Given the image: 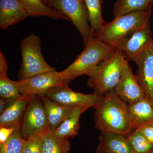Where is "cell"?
<instances>
[{
    "instance_id": "44dd1931",
    "label": "cell",
    "mask_w": 153,
    "mask_h": 153,
    "mask_svg": "<svg viewBox=\"0 0 153 153\" xmlns=\"http://www.w3.org/2000/svg\"><path fill=\"white\" fill-rule=\"evenodd\" d=\"M88 14V22L94 33L103 26L105 22L102 16L103 0H83Z\"/></svg>"
},
{
    "instance_id": "7a4b0ae2",
    "label": "cell",
    "mask_w": 153,
    "mask_h": 153,
    "mask_svg": "<svg viewBox=\"0 0 153 153\" xmlns=\"http://www.w3.org/2000/svg\"><path fill=\"white\" fill-rule=\"evenodd\" d=\"M152 7L114 17L94 33V37L117 49L130 33L150 21Z\"/></svg>"
},
{
    "instance_id": "5b68a950",
    "label": "cell",
    "mask_w": 153,
    "mask_h": 153,
    "mask_svg": "<svg viewBox=\"0 0 153 153\" xmlns=\"http://www.w3.org/2000/svg\"><path fill=\"white\" fill-rule=\"evenodd\" d=\"M41 41L34 34L24 38L21 43L22 64L19 71L20 79L55 71L44 59L41 50Z\"/></svg>"
},
{
    "instance_id": "52a82bcc",
    "label": "cell",
    "mask_w": 153,
    "mask_h": 153,
    "mask_svg": "<svg viewBox=\"0 0 153 153\" xmlns=\"http://www.w3.org/2000/svg\"><path fill=\"white\" fill-rule=\"evenodd\" d=\"M45 97L65 106H85L96 109L101 104L104 95L94 92L91 94L77 93L70 89L68 84H63L52 88L47 91Z\"/></svg>"
},
{
    "instance_id": "f1b7e54d",
    "label": "cell",
    "mask_w": 153,
    "mask_h": 153,
    "mask_svg": "<svg viewBox=\"0 0 153 153\" xmlns=\"http://www.w3.org/2000/svg\"><path fill=\"white\" fill-rule=\"evenodd\" d=\"M7 103V99L2 98L0 99V114L3 112L5 108Z\"/></svg>"
},
{
    "instance_id": "f546056e",
    "label": "cell",
    "mask_w": 153,
    "mask_h": 153,
    "mask_svg": "<svg viewBox=\"0 0 153 153\" xmlns=\"http://www.w3.org/2000/svg\"><path fill=\"white\" fill-rule=\"evenodd\" d=\"M150 1L151 5L152 7L153 6V0H150Z\"/></svg>"
},
{
    "instance_id": "4316f807",
    "label": "cell",
    "mask_w": 153,
    "mask_h": 153,
    "mask_svg": "<svg viewBox=\"0 0 153 153\" xmlns=\"http://www.w3.org/2000/svg\"><path fill=\"white\" fill-rule=\"evenodd\" d=\"M137 129L153 145V123L145 124Z\"/></svg>"
},
{
    "instance_id": "5bb4252c",
    "label": "cell",
    "mask_w": 153,
    "mask_h": 153,
    "mask_svg": "<svg viewBox=\"0 0 153 153\" xmlns=\"http://www.w3.org/2000/svg\"><path fill=\"white\" fill-rule=\"evenodd\" d=\"M130 130H134L147 124L153 123V100L146 95L133 103L128 104Z\"/></svg>"
},
{
    "instance_id": "cb8c5ba5",
    "label": "cell",
    "mask_w": 153,
    "mask_h": 153,
    "mask_svg": "<svg viewBox=\"0 0 153 153\" xmlns=\"http://www.w3.org/2000/svg\"><path fill=\"white\" fill-rule=\"evenodd\" d=\"M16 81L7 76V71L0 72V96L6 99H16L22 96Z\"/></svg>"
},
{
    "instance_id": "603a6c76",
    "label": "cell",
    "mask_w": 153,
    "mask_h": 153,
    "mask_svg": "<svg viewBox=\"0 0 153 153\" xmlns=\"http://www.w3.org/2000/svg\"><path fill=\"white\" fill-rule=\"evenodd\" d=\"M25 143L21 134V126H17L8 138L0 144V153H23Z\"/></svg>"
},
{
    "instance_id": "3957f363",
    "label": "cell",
    "mask_w": 153,
    "mask_h": 153,
    "mask_svg": "<svg viewBox=\"0 0 153 153\" xmlns=\"http://www.w3.org/2000/svg\"><path fill=\"white\" fill-rule=\"evenodd\" d=\"M116 49L114 47L94 38L70 66L60 71L61 75L68 83L77 76H88Z\"/></svg>"
},
{
    "instance_id": "e0dca14e",
    "label": "cell",
    "mask_w": 153,
    "mask_h": 153,
    "mask_svg": "<svg viewBox=\"0 0 153 153\" xmlns=\"http://www.w3.org/2000/svg\"><path fill=\"white\" fill-rule=\"evenodd\" d=\"M89 107L78 106L73 107L69 114L57 129L54 131L55 134L58 137L68 139L73 137L78 134L79 128V119L81 114Z\"/></svg>"
},
{
    "instance_id": "4dcf8cb0",
    "label": "cell",
    "mask_w": 153,
    "mask_h": 153,
    "mask_svg": "<svg viewBox=\"0 0 153 153\" xmlns=\"http://www.w3.org/2000/svg\"><path fill=\"white\" fill-rule=\"evenodd\" d=\"M149 153H153V149L151 151V152H150Z\"/></svg>"
},
{
    "instance_id": "6da1fadb",
    "label": "cell",
    "mask_w": 153,
    "mask_h": 153,
    "mask_svg": "<svg viewBox=\"0 0 153 153\" xmlns=\"http://www.w3.org/2000/svg\"><path fill=\"white\" fill-rule=\"evenodd\" d=\"M95 128L100 132L130 134L128 104L113 90L105 93L94 114Z\"/></svg>"
},
{
    "instance_id": "ffe728a7",
    "label": "cell",
    "mask_w": 153,
    "mask_h": 153,
    "mask_svg": "<svg viewBox=\"0 0 153 153\" xmlns=\"http://www.w3.org/2000/svg\"><path fill=\"white\" fill-rule=\"evenodd\" d=\"M43 153H69L70 143L68 139L57 137L51 129L41 134Z\"/></svg>"
},
{
    "instance_id": "ba28073f",
    "label": "cell",
    "mask_w": 153,
    "mask_h": 153,
    "mask_svg": "<svg viewBox=\"0 0 153 153\" xmlns=\"http://www.w3.org/2000/svg\"><path fill=\"white\" fill-rule=\"evenodd\" d=\"M21 95L46 96L47 91L52 88L68 84L60 71H48L35 76L20 79L16 81Z\"/></svg>"
},
{
    "instance_id": "d6986e66",
    "label": "cell",
    "mask_w": 153,
    "mask_h": 153,
    "mask_svg": "<svg viewBox=\"0 0 153 153\" xmlns=\"http://www.w3.org/2000/svg\"><path fill=\"white\" fill-rule=\"evenodd\" d=\"M29 16L49 17L54 20L62 19L70 22L66 16L47 5L42 0H19Z\"/></svg>"
},
{
    "instance_id": "30bf717a",
    "label": "cell",
    "mask_w": 153,
    "mask_h": 153,
    "mask_svg": "<svg viewBox=\"0 0 153 153\" xmlns=\"http://www.w3.org/2000/svg\"><path fill=\"white\" fill-rule=\"evenodd\" d=\"M153 41L149 21L133 30L123 39L117 49L121 51L126 60L133 61L135 57Z\"/></svg>"
},
{
    "instance_id": "7c38bea8",
    "label": "cell",
    "mask_w": 153,
    "mask_h": 153,
    "mask_svg": "<svg viewBox=\"0 0 153 153\" xmlns=\"http://www.w3.org/2000/svg\"><path fill=\"white\" fill-rule=\"evenodd\" d=\"M138 67L136 74L146 94L153 96V41L135 57Z\"/></svg>"
},
{
    "instance_id": "d4e9b609",
    "label": "cell",
    "mask_w": 153,
    "mask_h": 153,
    "mask_svg": "<svg viewBox=\"0 0 153 153\" xmlns=\"http://www.w3.org/2000/svg\"><path fill=\"white\" fill-rule=\"evenodd\" d=\"M127 137L134 153H149L153 149L152 144L137 129Z\"/></svg>"
},
{
    "instance_id": "8992f818",
    "label": "cell",
    "mask_w": 153,
    "mask_h": 153,
    "mask_svg": "<svg viewBox=\"0 0 153 153\" xmlns=\"http://www.w3.org/2000/svg\"><path fill=\"white\" fill-rule=\"evenodd\" d=\"M47 5L66 16L82 37L84 47L94 38L83 0H42Z\"/></svg>"
},
{
    "instance_id": "8fae6325",
    "label": "cell",
    "mask_w": 153,
    "mask_h": 153,
    "mask_svg": "<svg viewBox=\"0 0 153 153\" xmlns=\"http://www.w3.org/2000/svg\"><path fill=\"white\" fill-rule=\"evenodd\" d=\"M113 90L128 104L138 101L147 95L128 60L124 65L119 82Z\"/></svg>"
},
{
    "instance_id": "83f0119b",
    "label": "cell",
    "mask_w": 153,
    "mask_h": 153,
    "mask_svg": "<svg viewBox=\"0 0 153 153\" xmlns=\"http://www.w3.org/2000/svg\"><path fill=\"white\" fill-rule=\"evenodd\" d=\"M16 127L0 126V144L4 142L8 138Z\"/></svg>"
},
{
    "instance_id": "277c9868",
    "label": "cell",
    "mask_w": 153,
    "mask_h": 153,
    "mask_svg": "<svg viewBox=\"0 0 153 153\" xmlns=\"http://www.w3.org/2000/svg\"><path fill=\"white\" fill-rule=\"evenodd\" d=\"M126 60L121 51L116 49L88 75V85L93 88L94 92L102 95L113 90L119 82Z\"/></svg>"
},
{
    "instance_id": "4fadbf2b",
    "label": "cell",
    "mask_w": 153,
    "mask_h": 153,
    "mask_svg": "<svg viewBox=\"0 0 153 153\" xmlns=\"http://www.w3.org/2000/svg\"><path fill=\"white\" fill-rule=\"evenodd\" d=\"M35 96L22 95L16 99H7V106L0 114V126L16 127L21 126L27 108Z\"/></svg>"
},
{
    "instance_id": "1f68e13d",
    "label": "cell",
    "mask_w": 153,
    "mask_h": 153,
    "mask_svg": "<svg viewBox=\"0 0 153 153\" xmlns=\"http://www.w3.org/2000/svg\"><path fill=\"white\" fill-rule=\"evenodd\" d=\"M152 99H153V98H152Z\"/></svg>"
},
{
    "instance_id": "7402d4cb",
    "label": "cell",
    "mask_w": 153,
    "mask_h": 153,
    "mask_svg": "<svg viewBox=\"0 0 153 153\" xmlns=\"http://www.w3.org/2000/svg\"><path fill=\"white\" fill-rule=\"evenodd\" d=\"M152 7L150 0H116L114 5V17Z\"/></svg>"
},
{
    "instance_id": "484cf974",
    "label": "cell",
    "mask_w": 153,
    "mask_h": 153,
    "mask_svg": "<svg viewBox=\"0 0 153 153\" xmlns=\"http://www.w3.org/2000/svg\"><path fill=\"white\" fill-rule=\"evenodd\" d=\"M23 153H43L41 134L35 135L25 140Z\"/></svg>"
},
{
    "instance_id": "9a60e30c",
    "label": "cell",
    "mask_w": 153,
    "mask_h": 153,
    "mask_svg": "<svg viewBox=\"0 0 153 153\" xmlns=\"http://www.w3.org/2000/svg\"><path fill=\"white\" fill-rule=\"evenodd\" d=\"M28 16L19 0H0V27L3 30H7Z\"/></svg>"
},
{
    "instance_id": "9c48e42d",
    "label": "cell",
    "mask_w": 153,
    "mask_h": 153,
    "mask_svg": "<svg viewBox=\"0 0 153 153\" xmlns=\"http://www.w3.org/2000/svg\"><path fill=\"white\" fill-rule=\"evenodd\" d=\"M48 119L41 97L35 96L30 101L21 124V132L25 140L44 133L49 128Z\"/></svg>"
},
{
    "instance_id": "2e32d148",
    "label": "cell",
    "mask_w": 153,
    "mask_h": 153,
    "mask_svg": "<svg viewBox=\"0 0 153 153\" xmlns=\"http://www.w3.org/2000/svg\"><path fill=\"white\" fill-rule=\"evenodd\" d=\"M96 152L134 153L127 137L110 132H101Z\"/></svg>"
},
{
    "instance_id": "ac0fdd59",
    "label": "cell",
    "mask_w": 153,
    "mask_h": 153,
    "mask_svg": "<svg viewBox=\"0 0 153 153\" xmlns=\"http://www.w3.org/2000/svg\"><path fill=\"white\" fill-rule=\"evenodd\" d=\"M41 97L47 113L49 128L54 131L62 123L73 107L58 104L47 97Z\"/></svg>"
}]
</instances>
